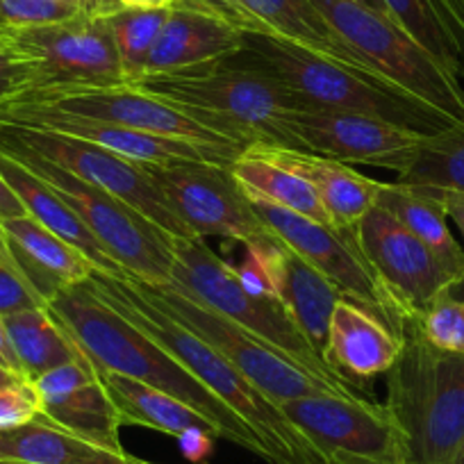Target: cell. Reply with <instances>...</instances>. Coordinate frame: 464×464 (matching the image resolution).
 <instances>
[{
    "label": "cell",
    "mask_w": 464,
    "mask_h": 464,
    "mask_svg": "<svg viewBox=\"0 0 464 464\" xmlns=\"http://www.w3.org/2000/svg\"><path fill=\"white\" fill-rule=\"evenodd\" d=\"M46 307L98 372L132 378L182 401L217 428L218 440L242 446L266 462L265 446L246 421L149 334L107 305L87 280L60 289Z\"/></svg>",
    "instance_id": "obj_1"
},
{
    "label": "cell",
    "mask_w": 464,
    "mask_h": 464,
    "mask_svg": "<svg viewBox=\"0 0 464 464\" xmlns=\"http://www.w3.org/2000/svg\"><path fill=\"white\" fill-rule=\"evenodd\" d=\"M87 285L114 307L123 319L149 334L155 343L171 353L191 376L198 378L212 394L239 414L257 435L266 450L269 464H319L316 455L289 423L283 410L271 403L262 392H257L237 369L214 351L205 339L191 333L176 319L146 301L144 294L135 287L130 278L92 274Z\"/></svg>",
    "instance_id": "obj_2"
},
{
    "label": "cell",
    "mask_w": 464,
    "mask_h": 464,
    "mask_svg": "<svg viewBox=\"0 0 464 464\" xmlns=\"http://www.w3.org/2000/svg\"><path fill=\"white\" fill-rule=\"evenodd\" d=\"M230 60L269 75L298 107L358 111L423 137L444 132L458 123L378 75L339 64L274 34H244L242 51Z\"/></svg>",
    "instance_id": "obj_3"
},
{
    "label": "cell",
    "mask_w": 464,
    "mask_h": 464,
    "mask_svg": "<svg viewBox=\"0 0 464 464\" xmlns=\"http://www.w3.org/2000/svg\"><path fill=\"white\" fill-rule=\"evenodd\" d=\"M135 87L164 98L244 149L274 146L305 153L292 128L298 102L251 66L226 60L209 69L146 75Z\"/></svg>",
    "instance_id": "obj_4"
},
{
    "label": "cell",
    "mask_w": 464,
    "mask_h": 464,
    "mask_svg": "<svg viewBox=\"0 0 464 464\" xmlns=\"http://www.w3.org/2000/svg\"><path fill=\"white\" fill-rule=\"evenodd\" d=\"M387 376V410L408 464H453L464 440V355L432 346L410 319Z\"/></svg>",
    "instance_id": "obj_5"
},
{
    "label": "cell",
    "mask_w": 464,
    "mask_h": 464,
    "mask_svg": "<svg viewBox=\"0 0 464 464\" xmlns=\"http://www.w3.org/2000/svg\"><path fill=\"white\" fill-rule=\"evenodd\" d=\"M167 246L176 260L169 289H176L182 296L203 303L209 310L239 324L248 333L260 337L262 342L271 343L285 355L296 360L298 364H303L307 372L319 376L321 381L346 392L358 390L325 364V360L316 353L305 334L301 333L283 301L246 292L232 271V265L214 256V251L205 244L203 237H173V235H169Z\"/></svg>",
    "instance_id": "obj_6"
},
{
    "label": "cell",
    "mask_w": 464,
    "mask_h": 464,
    "mask_svg": "<svg viewBox=\"0 0 464 464\" xmlns=\"http://www.w3.org/2000/svg\"><path fill=\"white\" fill-rule=\"evenodd\" d=\"M334 33L387 82L426 105L444 111L453 121L464 119V89L421 44L414 42L396 21L378 14L355 0H312Z\"/></svg>",
    "instance_id": "obj_7"
},
{
    "label": "cell",
    "mask_w": 464,
    "mask_h": 464,
    "mask_svg": "<svg viewBox=\"0 0 464 464\" xmlns=\"http://www.w3.org/2000/svg\"><path fill=\"white\" fill-rule=\"evenodd\" d=\"M5 153V150H3ZM42 178L73 208L92 230L102 251L126 271V278L150 287H169L173 280V253L167 246V232L155 227L116 196L89 185L82 178L64 171L48 160L28 153H7Z\"/></svg>",
    "instance_id": "obj_8"
},
{
    "label": "cell",
    "mask_w": 464,
    "mask_h": 464,
    "mask_svg": "<svg viewBox=\"0 0 464 464\" xmlns=\"http://www.w3.org/2000/svg\"><path fill=\"white\" fill-rule=\"evenodd\" d=\"M132 283L144 294L146 301L205 339L221 358H226L257 392H262L278 408L287 401L310 394H355V392L339 390L321 381L283 351L262 342L246 328L209 310L203 303L191 301L176 289L150 287L137 280Z\"/></svg>",
    "instance_id": "obj_9"
},
{
    "label": "cell",
    "mask_w": 464,
    "mask_h": 464,
    "mask_svg": "<svg viewBox=\"0 0 464 464\" xmlns=\"http://www.w3.org/2000/svg\"><path fill=\"white\" fill-rule=\"evenodd\" d=\"M319 464H408L385 403L360 394H310L280 405Z\"/></svg>",
    "instance_id": "obj_10"
},
{
    "label": "cell",
    "mask_w": 464,
    "mask_h": 464,
    "mask_svg": "<svg viewBox=\"0 0 464 464\" xmlns=\"http://www.w3.org/2000/svg\"><path fill=\"white\" fill-rule=\"evenodd\" d=\"M0 150L5 153H28L57 164L64 171L82 178L89 185L116 196L130 205L137 214L173 237H194L180 218L169 209L167 200L141 164L130 162L102 146L78 137L62 135L44 128L21 126L0 121Z\"/></svg>",
    "instance_id": "obj_11"
},
{
    "label": "cell",
    "mask_w": 464,
    "mask_h": 464,
    "mask_svg": "<svg viewBox=\"0 0 464 464\" xmlns=\"http://www.w3.org/2000/svg\"><path fill=\"white\" fill-rule=\"evenodd\" d=\"M33 69V87L42 92L128 87L121 60L105 19L80 14L64 24L0 30ZM28 89V92H30Z\"/></svg>",
    "instance_id": "obj_12"
},
{
    "label": "cell",
    "mask_w": 464,
    "mask_h": 464,
    "mask_svg": "<svg viewBox=\"0 0 464 464\" xmlns=\"http://www.w3.org/2000/svg\"><path fill=\"white\" fill-rule=\"evenodd\" d=\"M169 209L194 237L251 244L271 235L230 167L212 162L141 164Z\"/></svg>",
    "instance_id": "obj_13"
},
{
    "label": "cell",
    "mask_w": 464,
    "mask_h": 464,
    "mask_svg": "<svg viewBox=\"0 0 464 464\" xmlns=\"http://www.w3.org/2000/svg\"><path fill=\"white\" fill-rule=\"evenodd\" d=\"M251 205L260 221L285 246L292 248L298 257H303L307 265L325 276L343 296L373 310L396 333L403 334L410 319H405L390 301L351 232H339L330 223L312 221L266 200L251 198Z\"/></svg>",
    "instance_id": "obj_14"
},
{
    "label": "cell",
    "mask_w": 464,
    "mask_h": 464,
    "mask_svg": "<svg viewBox=\"0 0 464 464\" xmlns=\"http://www.w3.org/2000/svg\"><path fill=\"white\" fill-rule=\"evenodd\" d=\"M351 235L405 319H417L455 283L446 266L381 205H376Z\"/></svg>",
    "instance_id": "obj_15"
},
{
    "label": "cell",
    "mask_w": 464,
    "mask_h": 464,
    "mask_svg": "<svg viewBox=\"0 0 464 464\" xmlns=\"http://www.w3.org/2000/svg\"><path fill=\"white\" fill-rule=\"evenodd\" d=\"M7 102H25V105L46 107L62 114L82 116L93 121L126 126L150 135L189 140L196 144L214 146V149L244 153V146L226 140L209 130L205 123L178 110L164 98L153 96L140 87H107V89H69V92H42L30 89ZM5 105V102H3Z\"/></svg>",
    "instance_id": "obj_16"
},
{
    "label": "cell",
    "mask_w": 464,
    "mask_h": 464,
    "mask_svg": "<svg viewBox=\"0 0 464 464\" xmlns=\"http://www.w3.org/2000/svg\"><path fill=\"white\" fill-rule=\"evenodd\" d=\"M292 128L303 150L343 164H372L399 173L423 135L358 111L298 107Z\"/></svg>",
    "instance_id": "obj_17"
},
{
    "label": "cell",
    "mask_w": 464,
    "mask_h": 464,
    "mask_svg": "<svg viewBox=\"0 0 464 464\" xmlns=\"http://www.w3.org/2000/svg\"><path fill=\"white\" fill-rule=\"evenodd\" d=\"M0 121L21 123V126L44 128L62 135L78 137L102 146L111 153L121 155L137 164H176V162H212L232 167V162L242 153L214 149V146L196 144L189 140H173L164 135L135 130L126 126H111V123L82 119V116L62 114V111L46 110V107L25 105V102H5L0 105Z\"/></svg>",
    "instance_id": "obj_18"
},
{
    "label": "cell",
    "mask_w": 464,
    "mask_h": 464,
    "mask_svg": "<svg viewBox=\"0 0 464 464\" xmlns=\"http://www.w3.org/2000/svg\"><path fill=\"white\" fill-rule=\"evenodd\" d=\"M42 396V414L48 421L111 450L121 444L123 419L107 394L98 369L87 358L73 360L33 381Z\"/></svg>",
    "instance_id": "obj_19"
},
{
    "label": "cell",
    "mask_w": 464,
    "mask_h": 464,
    "mask_svg": "<svg viewBox=\"0 0 464 464\" xmlns=\"http://www.w3.org/2000/svg\"><path fill=\"white\" fill-rule=\"evenodd\" d=\"M403 348V334L382 316L343 296L330 316L324 360L353 387L392 369Z\"/></svg>",
    "instance_id": "obj_20"
},
{
    "label": "cell",
    "mask_w": 464,
    "mask_h": 464,
    "mask_svg": "<svg viewBox=\"0 0 464 464\" xmlns=\"http://www.w3.org/2000/svg\"><path fill=\"white\" fill-rule=\"evenodd\" d=\"M242 46L244 34L226 21L194 7H171L150 51L144 78L209 69L237 55Z\"/></svg>",
    "instance_id": "obj_21"
},
{
    "label": "cell",
    "mask_w": 464,
    "mask_h": 464,
    "mask_svg": "<svg viewBox=\"0 0 464 464\" xmlns=\"http://www.w3.org/2000/svg\"><path fill=\"white\" fill-rule=\"evenodd\" d=\"M0 230L5 235L16 269L42 294L46 305L60 289L84 283L93 274L92 262L78 248L53 235L28 214L3 218Z\"/></svg>",
    "instance_id": "obj_22"
},
{
    "label": "cell",
    "mask_w": 464,
    "mask_h": 464,
    "mask_svg": "<svg viewBox=\"0 0 464 464\" xmlns=\"http://www.w3.org/2000/svg\"><path fill=\"white\" fill-rule=\"evenodd\" d=\"M0 178L19 196L28 217L42 223L46 230L64 239L66 244L78 248L92 262L93 274L126 278V271L102 251V246L96 242L92 230L84 226L82 218L73 212V208L66 200H62L51 185H46L42 178L34 176L30 169H25L24 164L16 162L14 158H10L3 150H0Z\"/></svg>",
    "instance_id": "obj_23"
},
{
    "label": "cell",
    "mask_w": 464,
    "mask_h": 464,
    "mask_svg": "<svg viewBox=\"0 0 464 464\" xmlns=\"http://www.w3.org/2000/svg\"><path fill=\"white\" fill-rule=\"evenodd\" d=\"M0 459L19 464H155L128 450H111L48 421L44 414L0 430Z\"/></svg>",
    "instance_id": "obj_24"
},
{
    "label": "cell",
    "mask_w": 464,
    "mask_h": 464,
    "mask_svg": "<svg viewBox=\"0 0 464 464\" xmlns=\"http://www.w3.org/2000/svg\"><path fill=\"white\" fill-rule=\"evenodd\" d=\"M246 196L296 212L319 223H330L312 182L285 160L274 146H248L230 167Z\"/></svg>",
    "instance_id": "obj_25"
},
{
    "label": "cell",
    "mask_w": 464,
    "mask_h": 464,
    "mask_svg": "<svg viewBox=\"0 0 464 464\" xmlns=\"http://www.w3.org/2000/svg\"><path fill=\"white\" fill-rule=\"evenodd\" d=\"M280 153L312 182L328 214L330 226L339 232H353L355 226L378 205L382 182L362 176L337 160L285 149H280Z\"/></svg>",
    "instance_id": "obj_26"
},
{
    "label": "cell",
    "mask_w": 464,
    "mask_h": 464,
    "mask_svg": "<svg viewBox=\"0 0 464 464\" xmlns=\"http://www.w3.org/2000/svg\"><path fill=\"white\" fill-rule=\"evenodd\" d=\"M246 5L265 25L266 34H274L294 46L305 48V51L328 57V60L346 64L355 71H362V73L378 75L334 33L333 25L316 10L312 0H246Z\"/></svg>",
    "instance_id": "obj_27"
},
{
    "label": "cell",
    "mask_w": 464,
    "mask_h": 464,
    "mask_svg": "<svg viewBox=\"0 0 464 464\" xmlns=\"http://www.w3.org/2000/svg\"><path fill=\"white\" fill-rule=\"evenodd\" d=\"M378 205L394 214L455 280L462 278L464 251L450 232L444 208L430 189L403 182H382Z\"/></svg>",
    "instance_id": "obj_28"
},
{
    "label": "cell",
    "mask_w": 464,
    "mask_h": 464,
    "mask_svg": "<svg viewBox=\"0 0 464 464\" xmlns=\"http://www.w3.org/2000/svg\"><path fill=\"white\" fill-rule=\"evenodd\" d=\"M101 373L107 394L111 396L114 405L119 408L123 426L150 428V430L164 432V435H171L176 440H180L191 430H203L218 440L217 428L182 401L173 399V396L144 385L140 381L119 376V373Z\"/></svg>",
    "instance_id": "obj_29"
},
{
    "label": "cell",
    "mask_w": 464,
    "mask_h": 464,
    "mask_svg": "<svg viewBox=\"0 0 464 464\" xmlns=\"http://www.w3.org/2000/svg\"><path fill=\"white\" fill-rule=\"evenodd\" d=\"M342 298L343 294L325 276L298 257L292 248L285 246L280 301L321 358L328 343L330 316Z\"/></svg>",
    "instance_id": "obj_30"
},
{
    "label": "cell",
    "mask_w": 464,
    "mask_h": 464,
    "mask_svg": "<svg viewBox=\"0 0 464 464\" xmlns=\"http://www.w3.org/2000/svg\"><path fill=\"white\" fill-rule=\"evenodd\" d=\"M392 19L453 75H464V24L450 0H382Z\"/></svg>",
    "instance_id": "obj_31"
},
{
    "label": "cell",
    "mask_w": 464,
    "mask_h": 464,
    "mask_svg": "<svg viewBox=\"0 0 464 464\" xmlns=\"http://www.w3.org/2000/svg\"><path fill=\"white\" fill-rule=\"evenodd\" d=\"M12 348L28 381H37L51 369L84 358L73 339L53 319L48 307L3 316Z\"/></svg>",
    "instance_id": "obj_32"
},
{
    "label": "cell",
    "mask_w": 464,
    "mask_h": 464,
    "mask_svg": "<svg viewBox=\"0 0 464 464\" xmlns=\"http://www.w3.org/2000/svg\"><path fill=\"white\" fill-rule=\"evenodd\" d=\"M396 176L403 185L464 194V119L444 132L423 137Z\"/></svg>",
    "instance_id": "obj_33"
},
{
    "label": "cell",
    "mask_w": 464,
    "mask_h": 464,
    "mask_svg": "<svg viewBox=\"0 0 464 464\" xmlns=\"http://www.w3.org/2000/svg\"><path fill=\"white\" fill-rule=\"evenodd\" d=\"M171 7H144V5H119L102 14L116 53L121 60L123 75L128 87H135L146 73L150 51L162 33Z\"/></svg>",
    "instance_id": "obj_34"
},
{
    "label": "cell",
    "mask_w": 464,
    "mask_h": 464,
    "mask_svg": "<svg viewBox=\"0 0 464 464\" xmlns=\"http://www.w3.org/2000/svg\"><path fill=\"white\" fill-rule=\"evenodd\" d=\"M246 251L239 265H232V271L239 278L242 287L256 296H269L280 301L283 289V253L285 244L274 232L266 237L244 244Z\"/></svg>",
    "instance_id": "obj_35"
},
{
    "label": "cell",
    "mask_w": 464,
    "mask_h": 464,
    "mask_svg": "<svg viewBox=\"0 0 464 464\" xmlns=\"http://www.w3.org/2000/svg\"><path fill=\"white\" fill-rule=\"evenodd\" d=\"M417 328L428 342L446 353L464 355V301L441 294L417 316Z\"/></svg>",
    "instance_id": "obj_36"
},
{
    "label": "cell",
    "mask_w": 464,
    "mask_h": 464,
    "mask_svg": "<svg viewBox=\"0 0 464 464\" xmlns=\"http://www.w3.org/2000/svg\"><path fill=\"white\" fill-rule=\"evenodd\" d=\"M80 14H87V10L66 0H0V30L64 24L78 19Z\"/></svg>",
    "instance_id": "obj_37"
},
{
    "label": "cell",
    "mask_w": 464,
    "mask_h": 464,
    "mask_svg": "<svg viewBox=\"0 0 464 464\" xmlns=\"http://www.w3.org/2000/svg\"><path fill=\"white\" fill-rule=\"evenodd\" d=\"M42 414V396L33 381H19L0 390V430L24 426Z\"/></svg>",
    "instance_id": "obj_38"
},
{
    "label": "cell",
    "mask_w": 464,
    "mask_h": 464,
    "mask_svg": "<svg viewBox=\"0 0 464 464\" xmlns=\"http://www.w3.org/2000/svg\"><path fill=\"white\" fill-rule=\"evenodd\" d=\"M37 307H46L42 294L24 278L19 269L0 260V316Z\"/></svg>",
    "instance_id": "obj_39"
},
{
    "label": "cell",
    "mask_w": 464,
    "mask_h": 464,
    "mask_svg": "<svg viewBox=\"0 0 464 464\" xmlns=\"http://www.w3.org/2000/svg\"><path fill=\"white\" fill-rule=\"evenodd\" d=\"M178 7H194V10L208 12V14L226 21L242 34H266L260 19L248 10L246 0H187Z\"/></svg>",
    "instance_id": "obj_40"
},
{
    "label": "cell",
    "mask_w": 464,
    "mask_h": 464,
    "mask_svg": "<svg viewBox=\"0 0 464 464\" xmlns=\"http://www.w3.org/2000/svg\"><path fill=\"white\" fill-rule=\"evenodd\" d=\"M33 87V69L28 62L0 37V105Z\"/></svg>",
    "instance_id": "obj_41"
},
{
    "label": "cell",
    "mask_w": 464,
    "mask_h": 464,
    "mask_svg": "<svg viewBox=\"0 0 464 464\" xmlns=\"http://www.w3.org/2000/svg\"><path fill=\"white\" fill-rule=\"evenodd\" d=\"M430 189V187H426ZM432 196L441 203L446 217L458 226V230L462 232L464 237V194H458V191H441V189H430Z\"/></svg>",
    "instance_id": "obj_42"
},
{
    "label": "cell",
    "mask_w": 464,
    "mask_h": 464,
    "mask_svg": "<svg viewBox=\"0 0 464 464\" xmlns=\"http://www.w3.org/2000/svg\"><path fill=\"white\" fill-rule=\"evenodd\" d=\"M214 440H217V437H212L209 432L191 430L187 432L185 437H180V444H182V450L187 453V458L203 459V455H208L209 449H212Z\"/></svg>",
    "instance_id": "obj_43"
},
{
    "label": "cell",
    "mask_w": 464,
    "mask_h": 464,
    "mask_svg": "<svg viewBox=\"0 0 464 464\" xmlns=\"http://www.w3.org/2000/svg\"><path fill=\"white\" fill-rule=\"evenodd\" d=\"M25 208L24 203L19 200V196L10 189L3 178H0V221L3 218H16V217H25Z\"/></svg>",
    "instance_id": "obj_44"
},
{
    "label": "cell",
    "mask_w": 464,
    "mask_h": 464,
    "mask_svg": "<svg viewBox=\"0 0 464 464\" xmlns=\"http://www.w3.org/2000/svg\"><path fill=\"white\" fill-rule=\"evenodd\" d=\"M0 367L10 369V372L19 373V376L25 378L24 369H21L19 358H16L14 348H12L10 334H7V328H5V321H3V316H0Z\"/></svg>",
    "instance_id": "obj_45"
},
{
    "label": "cell",
    "mask_w": 464,
    "mask_h": 464,
    "mask_svg": "<svg viewBox=\"0 0 464 464\" xmlns=\"http://www.w3.org/2000/svg\"><path fill=\"white\" fill-rule=\"evenodd\" d=\"M66 3H73V5H80L82 10L92 12V14H107V12H111L114 7H119L121 3L119 0H66Z\"/></svg>",
    "instance_id": "obj_46"
},
{
    "label": "cell",
    "mask_w": 464,
    "mask_h": 464,
    "mask_svg": "<svg viewBox=\"0 0 464 464\" xmlns=\"http://www.w3.org/2000/svg\"><path fill=\"white\" fill-rule=\"evenodd\" d=\"M19 381H28V378L19 376V373L10 372V369H5V367H0V390H5V387L14 385V382H19Z\"/></svg>",
    "instance_id": "obj_47"
},
{
    "label": "cell",
    "mask_w": 464,
    "mask_h": 464,
    "mask_svg": "<svg viewBox=\"0 0 464 464\" xmlns=\"http://www.w3.org/2000/svg\"><path fill=\"white\" fill-rule=\"evenodd\" d=\"M355 3H360V5L369 7V10H373V12H378V14L390 16V12H387V7H385V3H382V0H355ZM390 19H392V16H390ZM392 21H394V19H392Z\"/></svg>",
    "instance_id": "obj_48"
},
{
    "label": "cell",
    "mask_w": 464,
    "mask_h": 464,
    "mask_svg": "<svg viewBox=\"0 0 464 464\" xmlns=\"http://www.w3.org/2000/svg\"><path fill=\"white\" fill-rule=\"evenodd\" d=\"M121 5H144V7H167V0H119Z\"/></svg>",
    "instance_id": "obj_49"
},
{
    "label": "cell",
    "mask_w": 464,
    "mask_h": 464,
    "mask_svg": "<svg viewBox=\"0 0 464 464\" xmlns=\"http://www.w3.org/2000/svg\"><path fill=\"white\" fill-rule=\"evenodd\" d=\"M0 260L7 262V265H12L16 269L14 260H12V253L10 248H7V242H5V235H3V230H0Z\"/></svg>",
    "instance_id": "obj_50"
},
{
    "label": "cell",
    "mask_w": 464,
    "mask_h": 464,
    "mask_svg": "<svg viewBox=\"0 0 464 464\" xmlns=\"http://www.w3.org/2000/svg\"><path fill=\"white\" fill-rule=\"evenodd\" d=\"M446 294H450V296H455V298H462L464 301V276L462 278L455 280V283L446 289Z\"/></svg>",
    "instance_id": "obj_51"
},
{
    "label": "cell",
    "mask_w": 464,
    "mask_h": 464,
    "mask_svg": "<svg viewBox=\"0 0 464 464\" xmlns=\"http://www.w3.org/2000/svg\"><path fill=\"white\" fill-rule=\"evenodd\" d=\"M453 464H464V440H462V444H459L458 453H455V459H453Z\"/></svg>",
    "instance_id": "obj_52"
},
{
    "label": "cell",
    "mask_w": 464,
    "mask_h": 464,
    "mask_svg": "<svg viewBox=\"0 0 464 464\" xmlns=\"http://www.w3.org/2000/svg\"><path fill=\"white\" fill-rule=\"evenodd\" d=\"M0 464H19V462H5V459H0Z\"/></svg>",
    "instance_id": "obj_53"
}]
</instances>
